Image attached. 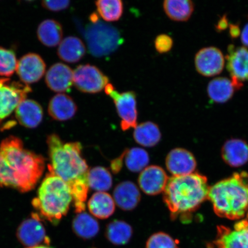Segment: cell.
<instances>
[{
    "mask_svg": "<svg viewBox=\"0 0 248 248\" xmlns=\"http://www.w3.org/2000/svg\"><path fill=\"white\" fill-rule=\"evenodd\" d=\"M133 138L141 146L153 147L159 143L162 134L156 124L147 122L136 126L133 132Z\"/></svg>",
    "mask_w": 248,
    "mask_h": 248,
    "instance_id": "26",
    "label": "cell"
},
{
    "mask_svg": "<svg viewBox=\"0 0 248 248\" xmlns=\"http://www.w3.org/2000/svg\"><path fill=\"white\" fill-rule=\"evenodd\" d=\"M17 64L15 52L0 46V76H12L16 70Z\"/></svg>",
    "mask_w": 248,
    "mask_h": 248,
    "instance_id": "33",
    "label": "cell"
},
{
    "mask_svg": "<svg viewBox=\"0 0 248 248\" xmlns=\"http://www.w3.org/2000/svg\"><path fill=\"white\" fill-rule=\"evenodd\" d=\"M41 219L38 214L32 213L31 218L25 220L18 226L17 237L24 246L31 248L41 246L42 243L49 246L50 240L46 236Z\"/></svg>",
    "mask_w": 248,
    "mask_h": 248,
    "instance_id": "11",
    "label": "cell"
},
{
    "mask_svg": "<svg viewBox=\"0 0 248 248\" xmlns=\"http://www.w3.org/2000/svg\"><path fill=\"white\" fill-rule=\"evenodd\" d=\"M104 89L105 93H106V94L108 95H109L111 93H112L114 91H115V89H114V87L110 83H108V84L105 86Z\"/></svg>",
    "mask_w": 248,
    "mask_h": 248,
    "instance_id": "41",
    "label": "cell"
},
{
    "mask_svg": "<svg viewBox=\"0 0 248 248\" xmlns=\"http://www.w3.org/2000/svg\"><path fill=\"white\" fill-rule=\"evenodd\" d=\"M229 35L232 39H236L241 35V30L238 24L229 23Z\"/></svg>",
    "mask_w": 248,
    "mask_h": 248,
    "instance_id": "38",
    "label": "cell"
},
{
    "mask_svg": "<svg viewBox=\"0 0 248 248\" xmlns=\"http://www.w3.org/2000/svg\"><path fill=\"white\" fill-rule=\"evenodd\" d=\"M221 154L223 159L229 166H243L248 161V145L241 139L229 140L223 145Z\"/></svg>",
    "mask_w": 248,
    "mask_h": 248,
    "instance_id": "21",
    "label": "cell"
},
{
    "mask_svg": "<svg viewBox=\"0 0 248 248\" xmlns=\"http://www.w3.org/2000/svg\"><path fill=\"white\" fill-rule=\"evenodd\" d=\"M125 165L133 172H141L150 162L147 152L141 148H132L124 151Z\"/></svg>",
    "mask_w": 248,
    "mask_h": 248,
    "instance_id": "32",
    "label": "cell"
},
{
    "mask_svg": "<svg viewBox=\"0 0 248 248\" xmlns=\"http://www.w3.org/2000/svg\"><path fill=\"white\" fill-rule=\"evenodd\" d=\"M124 157V154L123 153L119 157H118L117 159L113 160V162H111V168L114 173L119 172L121 169H122Z\"/></svg>",
    "mask_w": 248,
    "mask_h": 248,
    "instance_id": "39",
    "label": "cell"
},
{
    "mask_svg": "<svg viewBox=\"0 0 248 248\" xmlns=\"http://www.w3.org/2000/svg\"><path fill=\"white\" fill-rule=\"evenodd\" d=\"M42 156L26 150L19 138L10 136L0 144V187L29 191L45 170Z\"/></svg>",
    "mask_w": 248,
    "mask_h": 248,
    "instance_id": "2",
    "label": "cell"
},
{
    "mask_svg": "<svg viewBox=\"0 0 248 248\" xmlns=\"http://www.w3.org/2000/svg\"><path fill=\"white\" fill-rule=\"evenodd\" d=\"M16 117L20 125L27 128H35L42 122V107L38 102L26 99L16 108Z\"/></svg>",
    "mask_w": 248,
    "mask_h": 248,
    "instance_id": "19",
    "label": "cell"
},
{
    "mask_svg": "<svg viewBox=\"0 0 248 248\" xmlns=\"http://www.w3.org/2000/svg\"><path fill=\"white\" fill-rule=\"evenodd\" d=\"M235 90L232 80L225 77L216 78L210 80L207 88L210 100L218 104L225 103L230 100Z\"/></svg>",
    "mask_w": 248,
    "mask_h": 248,
    "instance_id": "24",
    "label": "cell"
},
{
    "mask_svg": "<svg viewBox=\"0 0 248 248\" xmlns=\"http://www.w3.org/2000/svg\"><path fill=\"white\" fill-rule=\"evenodd\" d=\"M113 199L117 205L124 211L136 208L140 201L141 194L137 186L131 181H124L116 186Z\"/></svg>",
    "mask_w": 248,
    "mask_h": 248,
    "instance_id": "18",
    "label": "cell"
},
{
    "mask_svg": "<svg viewBox=\"0 0 248 248\" xmlns=\"http://www.w3.org/2000/svg\"><path fill=\"white\" fill-rule=\"evenodd\" d=\"M163 7L167 16L175 21L188 20L194 11V4L191 0H166Z\"/></svg>",
    "mask_w": 248,
    "mask_h": 248,
    "instance_id": "27",
    "label": "cell"
},
{
    "mask_svg": "<svg viewBox=\"0 0 248 248\" xmlns=\"http://www.w3.org/2000/svg\"><path fill=\"white\" fill-rule=\"evenodd\" d=\"M109 96L115 105L123 131L135 128L138 125V116L137 96L135 92L129 91L120 93L115 90Z\"/></svg>",
    "mask_w": 248,
    "mask_h": 248,
    "instance_id": "9",
    "label": "cell"
},
{
    "mask_svg": "<svg viewBox=\"0 0 248 248\" xmlns=\"http://www.w3.org/2000/svg\"><path fill=\"white\" fill-rule=\"evenodd\" d=\"M207 248H214L213 244H208V245H207Z\"/></svg>",
    "mask_w": 248,
    "mask_h": 248,
    "instance_id": "44",
    "label": "cell"
},
{
    "mask_svg": "<svg viewBox=\"0 0 248 248\" xmlns=\"http://www.w3.org/2000/svg\"><path fill=\"white\" fill-rule=\"evenodd\" d=\"M229 26V23L227 16H226V15H224L221 18H220L216 24V30L217 32H221L222 31L227 29Z\"/></svg>",
    "mask_w": 248,
    "mask_h": 248,
    "instance_id": "37",
    "label": "cell"
},
{
    "mask_svg": "<svg viewBox=\"0 0 248 248\" xmlns=\"http://www.w3.org/2000/svg\"><path fill=\"white\" fill-rule=\"evenodd\" d=\"M70 1L62 0V1H43L42 5L47 10L59 12L64 10L69 7Z\"/></svg>",
    "mask_w": 248,
    "mask_h": 248,
    "instance_id": "36",
    "label": "cell"
},
{
    "mask_svg": "<svg viewBox=\"0 0 248 248\" xmlns=\"http://www.w3.org/2000/svg\"><path fill=\"white\" fill-rule=\"evenodd\" d=\"M51 248L47 246H42V245H41V246L31 247V248Z\"/></svg>",
    "mask_w": 248,
    "mask_h": 248,
    "instance_id": "43",
    "label": "cell"
},
{
    "mask_svg": "<svg viewBox=\"0 0 248 248\" xmlns=\"http://www.w3.org/2000/svg\"><path fill=\"white\" fill-rule=\"evenodd\" d=\"M166 165L172 176H181L194 173L197 162L190 152L177 148L173 149L167 155Z\"/></svg>",
    "mask_w": 248,
    "mask_h": 248,
    "instance_id": "16",
    "label": "cell"
},
{
    "mask_svg": "<svg viewBox=\"0 0 248 248\" xmlns=\"http://www.w3.org/2000/svg\"><path fill=\"white\" fill-rule=\"evenodd\" d=\"M46 63L40 56L30 53L23 56L17 62L16 73L26 85L38 82L44 76Z\"/></svg>",
    "mask_w": 248,
    "mask_h": 248,
    "instance_id": "14",
    "label": "cell"
},
{
    "mask_svg": "<svg viewBox=\"0 0 248 248\" xmlns=\"http://www.w3.org/2000/svg\"><path fill=\"white\" fill-rule=\"evenodd\" d=\"M31 91L27 85L0 78V121L10 115Z\"/></svg>",
    "mask_w": 248,
    "mask_h": 248,
    "instance_id": "8",
    "label": "cell"
},
{
    "mask_svg": "<svg viewBox=\"0 0 248 248\" xmlns=\"http://www.w3.org/2000/svg\"><path fill=\"white\" fill-rule=\"evenodd\" d=\"M74 71L63 63L52 65L46 72V82L51 91L63 93L69 91L73 84Z\"/></svg>",
    "mask_w": 248,
    "mask_h": 248,
    "instance_id": "17",
    "label": "cell"
},
{
    "mask_svg": "<svg viewBox=\"0 0 248 248\" xmlns=\"http://www.w3.org/2000/svg\"><path fill=\"white\" fill-rule=\"evenodd\" d=\"M88 209L93 216L99 219H107L115 211V202L106 192H97L88 201Z\"/></svg>",
    "mask_w": 248,
    "mask_h": 248,
    "instance_id": "23",
    "label": "cell"
},
{
    "mask_svg": "<svg viewBox=\"0 0 248 248\" xmlns=\"http://www.w3.org/2000/svg\"><path fill=\"white\" fill-rule=\"evenodd\" d=\"M133 229L131 226L121 220H114L108 224L105 235L111 244L116 246H124L131 239Z\"/></svg>",
    "mask_w": 248,
    "mask_h": 248,
    "instance_id": "29",
    "label": "cell"
},
{
    "mask_svg": "<svg viewBox=\"0 0 248 248\" xmlns=\"http://www.w3.org/2000/svg\"><path fill=\"white\" fill-rule=\"evenodd\" d=\"M78 110L73 99L66 94H58L51 98L48 111L52 119L63 122L72 119Z\"/></svg>",
    "mask_w": 248,
    "mask_h": 248,
    "instance_id": "20",
    "label": "cell"
},
{
    "mask_svg": "<svg viewBox=\"0 0 248 248\" xmlns=\"http://www.w3.org/2000/svg\"><path fill=\"white\" fill-rule=\"evenodd\" d=\"M40 42L48 47L60 45L63 38V29L58 21L52 19L43 21L37 31Z\"/></svg>",
    "mask_w": 248,
    "mask_h": 248,
    "instance_id": "25",
    "label": "cell"
},
{
    "mask_svg": "<svg viewBox=\"0 0 248 248\" xmlns=\"http://www.w3.org/2000/svg\"><path fill=\"white\" fill-rule=\"evenodd\" d=\"M72 227L74 233L84 240L92 239L100 231L97 220L85 212L78 214L73 219Z\"/></svg>",
    "mask_w": 248,
    "mask_h": 248,
    "instance_id": "28",
    "label": "cell"
},
{
    "mask_svg": "<svg viewBox=\"0 0 248 248\" xmlns=\"http://www.w3.org/2000/svg\"><path fill=\"white\" fill-rule=\"evenodd\" d=\"M51 165L48 169L69 186L78 214L85 212L89 192V167L82 156V146L79 142H64L57 135L47 138Z\"/></svg>",
    "mask_w": 248,
    "mask_h": 248,
    "instance_id": "1",
    "label": "cell"
},
{
    "mask_svg": "<svg viewBox=\"0 0 248 248\" xmlns=\"http://www.w3.org/2000/svg\"><path fill=\"white\" fill-rule=\"evenodd\" d=\"M90 20H91V22L93 24L97 23V21H98L97 14L94 13L92 14L91 16H90Z\"/></svg>",
    "mask_w": 248,
    "mask_h": 248,
    "instance_id": "42",
    "label": "cell"
},
{
    "mask_svg": "<svg viewBox=\"0 0 248 248\" xmlns=\"http://www.w3.org/2000/svg\"><path fill=\"white\" fill-rule=\"evenodd\" d=\"M155 47L159 54H165L172 49L173 41L171 37L166 34L158 35L154 42Z\"/></svg>",
    "mask_w": 248,
    "mask_h": 248,
    "instance_id": "35",
    "label": "cell"
},
{
    "mask_svg": "<svg viewBox=\"0 0 248 248\" xmlns=\"http://www.w3.org/2000/svg\"><path fill=\"white\" fill-rule=\"evenodd\" d=\"M209 188L206 176L197 172L170 178L163 192V201L170 218L188 222L192 213L208 200Z\"/></svg>",
    "mask_w": 248,
    "mask_h": 248,
    "instance_id": "3",
    "label": "cell"
},
{
    "mask_svg": "<svg viewBox=\"0 0 248 248\" xmlns=\"http://www.w3.org/2000/svg\"><path fill=\"white\" fill-rule=\"evenodd\" d=\"M88 181L89 188L97 192L108 191L113 185L112 176L109 170L100 166L89 170Z\"/></svg>",
    "mask_w": 248,
    "mask_h": 248,
    "instance_id": "30",
    "label": "cell"
},
{
    "mask_svg": "<svg viewBox=\"0 0 248 248\" xmlns=\"http://www.w3.org/2000/svg\"><path fill=\"white\" fill-rule=\"evenodd\" d=\"M146 248H178L173 238L164 232H158L151 235L147 242Z\"/></svg>",
    "mask_w": 248,
    "mask_h": 248,
    "instance_id": "34",
    "label": "cell"
},
{
    "mask_svg": "<svg viewBox=\"0 0 248 248\" xmlns=\"http://www.w3.org/2000/svg\"><path fill=\"white\" fill-rule=\"evenodd\" d=\"M86 49L84 43L76 36H68L62 40L58 48L61 60L67 63H77L84 57Z\"/></svg>",
    "mask_w": 248,
    "mask_h": 248,
    "instance_id": "22",
    "label": "cell"
},
{
    "mask_svg": "<svg viewBox=\"0 0 248 248\" xmlns=\"http://www.w3.org/2000/svg\"><path fill=\"white\" fill-rule=\"evenodd\" d=\"M73 201L69 186L50 170L39 188L32 205L40 217L57 225L69 212Z\"/></svg>",
    "mask_w": 248,
    "mask_h": 248,
    "instance_id": "5",
    "label": "cell"
},
{
    "mask_svg": "<svg viewBox=\"0 0 248 248\" xmlns=\"http://www.w3.org/2000/svg\"><path fill=\"white\" fill-rule=\"evenodd\" d=\"M208 200L216 215L232 220L248 219V174L234 173L210 187Z\"/></svg>",
    "mask_w": 248,
    "mask_h": 248,
    "instance_id": "4",
    "label": "cell"
},
{
    "mask_svg": "<svg viewBox=\"0 0 248 248\" xmlns=\"http://www.w3.org/2000/svg\"><path fill=\"white\" fill-rule=\"evenodd\" d=\"M195 66L201 75L210 77L218 75L224 69L225 58L222 52L215 46L200 49L195 57Z\"/></svg>",
    "mask_w": 248,
    "mask_h": 248,
    "instance_id": "12",
    "label": "cell"
},
{
    "mask_svg": "<svg viewBox=\"0 0 248 248\" xmlns=\"http://www.w3.org/2000/svg\"><path fill=\"white\" fill-rule=\"evenodd\" d=\"M241 40L246 47H248V23L245 26L241 33Z\"/></svg>",
    "mask_w": 248,
    "mask_h": 248,
    "instance_id": "40",
    "label": "cell"
},
{
    "mask_svg": "<svg viewBox=\"0 0 248 248\" xmlns=\"http://www.w3.org/2000/svg\"><path fill=\"white\" fill-rule=\"evenodd\" d=\"M214 248H248V219H241L233 228L217 227Z\"/></svg>",
    "mask_w": 248,
    "mask_h": 248,
    "instance_id": "10",
    "label": "cell"
},
{
    "mask_svg": "<svg viewBox=\"0 0 248 248\" xmlns=\"http://www.w3.org/2000/svg\"><path fill=\"white\" fill-rule=\"evenodd\" d=\"M225 59L226 68L232 79L242 83L248 81V48L229 45Z\"/></svg>",
    "mask_w": 248,
    "mask_h": 248,
    "instance_id": "15",
    "label": "cell"
},
{
    "mask_svg": "<svg viewBox=\"0 0 248 248\" xmlns=\"http://www.w3.org/2000/svg\"><path fill=\"white\" fill-rule=\"evenodd\" d=\"M108 82V78L94 65H79L74 71V85L82 93L97 94L103 91Z\"/></svg>",
    "mask_w": 248,
    "mask_h": 248,
    "instance_id": "7",
    "label": "cell"
},
{
    "mask_svg": "<svg viewBox=\"0 0 248 248\" xmlns=\"http://www.w3.org/2000/svg\"><path fill=\"white\" fill-rule=\"evenodd\" d=\"M169 176L162 167L148 166L142 170L138 179L139 185L145 194L156 195L163 193L169 181Z\"/></svg>",
    "mask_w": 248,
    "mask_h": 248,
    "instance_id": "13",
    "label": "cell"
},
{
    "mask_svg": "<svg viewBox=\"0 0 248 248\" xmlns=\"http://www.w3.org/2000/svg\"><path fill=\"white\" fill-rule=\"evenodd\" d=\"M95 4L98 13L107 22L119 20L123 16L124 4L120 0H99Z\"/></svg>",
    "mask_w": 248,
    "mask_h": 248,
    "instance_id": "31",
    "label": "cell"
},
{
    "mask_svg": "<svg viewBox=\"0 0 248 248\" xmlns=\"http://www.w3.org/2000/svg\"><path fill=\"white\" fill-rule=\"evenodd\" d=\"M90 51L96 57L110 54L119 46V32L108 25L96 23L90 27L86 34Z\"/></svg>",
    "mask_w": 248,
    "mask_h": 248,
    "instance_id": "6",
    "label": "cell"
}]
</instances>
